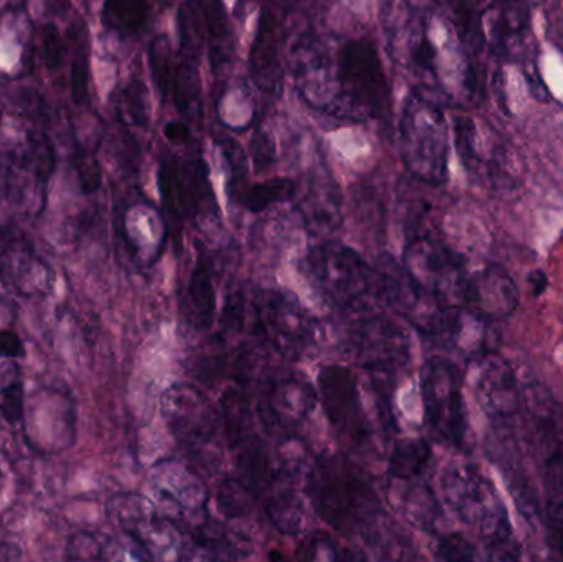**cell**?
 <instances>
[{
    "mask_svg": "<svg viewBox=\"0 0 563 562\" xmlns=\"http://www.w3.org/2000/svg\"><path fill=\"white\" fill-rule=\"evenodd\" d=\"M305 492L314 514L338 533L379 543L383 538V504L361 469L341 455L317 458L305 475Z\"/></svg>",
    "mask_w": 563,
    "mask_h": 562,
    "instance_id": "6da1fadb",
    "label": "cell"
},
{
    "mask_svg": "<svg viewBox=\"0 0 563 562\" xmlns=\"http://www.w3.org/2000/svg\"><path fill=\"white\" fill-rule=\"evenodd\" d=\"M440 495L445 507L463 525L476 528L489 560L521 558L508 508L482 469L468 462H452L440 475Z\"/></svg>",
    "mask_w": 563,
    "mask_h": 562,
    "instance_id": "7a4b0ae2",
    "label": "cell"
},
{
    "mask_svg": "<svg viewBox=\"0 0 563 562\" xmlns=\"http://www.w3.org/2000/svg\"><path fill=\"white\" fill-rule=\"evenodd\" d=\"M399 42L410 69L449 101L470 98L475 92V76L450 20L440 13L426 12L413 16Z\"/></svg>",
    "mask_w": 563,
    "mask_h": 562,
    "instance_id": "3957f363",
    "label": "cell"
},
{
    "mask_svg": "<svg viewBox=\"0 0 563 562\" xmlns=\"http://www.w3.org/2000/svg\"><path fill=\"white\" fill-rule=\"evenodd\" d=\"M529 444L541 469L549 541L563 558V406L541 383L522 392Z\"/></svg>",
    "mask_w": 563,
    "mask_h": 562,
    "instance_id": "277c9868",
    "label": "cell"
},
{
    "mask_svg": "<svg viewBox=\"0 0 563 562\" xmlns=\"http://www.w3.org/2000/svg\"><path fill=\"white\" fill-rule=\"evenodd\" d=\"M321 299L341 312H363L376 302V271L356 250L334 240L314 244L301 261Z\"/></svg>",
    "mask_w": 563,
    "mask_h": 562,
    "instance_id": "5b68a950",
    "label": "cell"
},
{
    "mask_svg": "<svg viewBox=\"0 0 563 562\" xmlns=\"http://www.w3.org/2000/svg\"><path fill=\"white\" fill-rule=\"evenodd\" d=\"M161 409L185 454L201 467L218 469L223 464L221 415L203 392L185 383L172 385L162 395Z\"/></svg>",
    "mask_w": 563,
    "mask_h": 562,
    "instance_id": "8992f818",
    "label": "cell"
},
{
    "mask_svg": "<svg viewBox=\"0 0 563 562\" xmlns=\"http://www.w3.org/2000/svg\"><path fill=\"white\" fill-rule=\"evenodd\" d=\"M400 154L423 184L440 187L449 178V128L442 109L422 95L410 96L399 125Z\"/></svg>",
    "mask_w": 563,
    "mask_h": 562,
    "instance_id": "52a82bcc",
    "label": "cell"
},
{
    "mask_svg": "<svg viewBox=\"0 0 563 562\" xmlns=\"http://www.w3.org/2000/svg\"><path fill=\"white\" fill-rule=\"evenodd\" d=\"M251 307L256 339L284 359H301L317 342V319L288 290L260 289Z\"/></svg>",
    "mask_w": 563,
    "mask_h": 562,
    "instance_id": "ba28073f",
    "label": "cell"
},
{
    "mask_svg": "<svg viewBox=\"0 0 563 562\" xmlns=\"http://www.w3.org/2000/svg\"><path fill=\"white\" fill-rule=\"evenodd\" d=\"M344 349L357 366L389 383L409 366L412 342L396 320L384 313H363L344 332Z\"/></svg>",
    "mask_w": 563,
    "mask_h": 562,
    "instance_id": "9c48e42d",
    "label": "cell"
},
{
    "mask_svg": "<svg viewBox=\"0 0 563 562\" xmlns=\"http://www.w3.org/2000/svg\"><path fill=\"white\" fill-rule=\"evenodd\" d=\"M108 517L122 535L132 538L151 560H191L190 540L177 521L139 494H118L109 500Z\"/></svg>",
    "mask_w": 563,
    "mask_h": 562,
    "instance_id": "30bf717a",
    "label": "cell"
},
{
    "mask_svg": "<svg viewBox=\"0 0 563 562\" xmlns=\"http://www.w3.org/2000/svg\"><path fill=\"white\" fill-rule=\"evenodd\" d=\"M420 396L429 428L446 444L465 449L470 425L459 366L443 356H430L420 370Z\"/></svg>",
    "mask_w": 563,
    "mask_h": 562,
    "instance_id": "8fae6325",
    "label": "cell"
},
{
    "mask_svg": "<svg viewBox=\"0 0 563 562\" xmlns=\"http://www.w3.org/2000/svg\"><path fill=\"white\" fill-rule=\"evenodd\" d=\"M402 264L437 302L466 309L472 274L455 251L432 238H416L406 246Z\"/></svg>",
    "mask_w": 563,
    "mask_h": 562,
    "instance_id": "7c38bea8",
    "label": "cell"
},
{
    "mask_svg": "<svg viewBox=\"0 0 563 562\" xmlns=\"http://www.w3.org/2000/svg\"><path fill=\"white\" fill-rule=\"evenodd\" d=\"M318 392L303 376L285 375L267 378L261 385L256 405L257 421L273 438H295L298 429L317 409Z\"/></svg>",
    "mask_w": 563,
    "mask_h": 562,
    "instance_id": "4fadbf2b",
    "label": "cell"
},
{
    "mask_svg": "<svg viewBox=\"0 0 563 562\" xmlns=\"http://www.w3.org/2000/svg\"><path fill=\"white\" fill-rule=\"evenodd\" d=\"M336 76L351 104L376 118L389 112V85L379 53L371 40H353L344 45Z\"/></svg>",
    "mask_w": 563,
    "mask_h": 562,
    "instance_id": "5bb4252c",
    "label": "cell"
},
{
    "mask_svg": "<svg viewBox=\"0 0 563 562\" xmlns=\"http://www.w3.org/2000/svg\"><path fill=\"white\" fill-rule=\"evenodd\" d=\"M148 487L158 508L181 527L207 515V485L185 462L167 459L155 464L148 475Z\"/></svg>",
    "mask_w": 563,
    "mask_h": 562,
    "instance_id": "9a60e30c",
    "label": "cell"
},
{
    "mask_svg": "<svg viewBox=\"0 0 563 562\" xmlns=\"http://www.w3.org/2000/svg\"><path fill=\"white\" fill-rule=\"evenodd\" d=\"M318 399L330 425L356 445L371 436L356 375L346 366L328 365L318 373Z\"/></svg>",
    "mask_w": 563,
    "mask_h": 562,
    "instance_id": "2e32d148",
    "label": "cell"
},
{
    "mask_svg": "<svg viewBox=\"0 0 563 562\" xmlns=\"http://www.w3.org/2000/svg\"><path fill=\"white\" fill-rule=\"evenodd\" d=\"M205 165L190 164L187 167L162 165L158 174L162 200L168 213L178 220H197L214 214V200L208 184Z\"/></svg>",
    "mask_w": 563,
    "mask_h": 562,
    "instance_id": "e0dca14e",
    "label": "cell"
},
{
    "mask_svg": "<svg viewBox=\"0 0 563 562\" xmlns=\"http://www.w3.org/2000/svg\"><path fill=\"white\" fill-rule=\"evenodd\" d=\"M0 283L29 297L46 294L52 286V269L19 231L0 230Z\"/></svg>",
    "mask_w": 563,
    "mask_h": 562,
    "instance_id": "ac0fdd59",
    "label": "cell"
},
{
    "mask_svg": "<svg viewBox=\"0 0 563 562\" xmlns=\"http://www.w3.org/2000/svg\"><path fill=\"white\" fill-rule=\"evenodd\" d=\"M476 399L485 415L498 425L516 418L522 408V392L511 365L496 353L479 359Z\"/></svg>",
    "mask_w": 563,
    "mask_h": 562,
    "instance_id": "d6986e66",
    "label": "cell"
},
{
    "mask_svg": "<svg viewBox=\"0 0 563 562\" xmlns=\"http://www.w3.org/2000/svg\"><path fill=\"white\" fill-rule=\"evenodd\" d=\"M456 145L466 168L482 178H488L499 185L509 180L511 175L506 170V154L503 152L496 132L486 137L473 119H456Z\"/></svg>",
    "mask_w": 563,
    "mask_h": 562,
    "instance_id": "ffe728a7",
    "label": "cell"
},
{
    "mask_svg": "<svg viewBox=\"0 0 563 562\" xmlns=\"http://www.w3.org/2000/svg\"><path fill=\"white\" fill-rule=\"evenodd\" d=\"M519 306V289L508 271L499 264H488L472 274L468 306L466 309L488 320L505 319Z\"/></svg>",
    "mask_w": 563,
    "mask_h": 562,
    "instance_id": "44dd1931",
    "label": "cell"
},
{
    "mask_svg": "<svg viewBox=\"0 0 563 562\" xmlns=\"http://www.w3.org/2000/svg\"><path fill=\"white\" fill-rule=\"evenodd\" d=\"M493 461L501 467L508 482L509 491L515 497L516 507L519 514L529 521V525L536 527L541 521V505H539L538 494H536L532 482L529 481L528 472L521 462L518 445L509 436L503 434L501 426L496 429V438L492 444Z\"/></svg>",
    "mask_w": 563,
    "mask_h": 562,
    "instance_id": "7402d4cb",
    "label": "cell"
},
{
    "mask_svg": "<svg viewBox=\"0 0 563 562\" xmlns=\"http://www.w3.org/2000/svg\"><path fill=\"white\" fill-rule=\"evenodd\" d=\"M330 53L320 42L305 40L291 49V71L298 88L313 104H327L331 92Z\"/></svg>",
    "mask_w": 563,
    "mask_h": 562,
    "instance_id": "603a6c76",
    "label": "cell"
},
{
    "mask_svg": "<svg viewBox=\"0 0 563 562\" xmlns=\"http://www.w3.org/2000/svg\"><path fill=\"white\" fill-rule=\"evenodd\" d=\"M390 500L409 524L423 531L435 530L442 517V505L437 500L432 488L420 478L390 481Z\"/></svg>",
    "mask_w": 563,
    "mask_h": 562,
    "instance_id": "cb8c5ba5",
    "label": "cell"
},
{
    "mask_svg": "<svg viewBox=\"0 0 563 562\" xmlns=\"http://www.w3.org/2000/svg\"><path fill=\"white\" fill-rule=\"evenodd\" d=\"M185 312L191 326L198 330H208L217 320V287L210 261L200 253L185 290Z\"/></svg>",
    "mask_w": 563,
    "mask_h": 562,
    "instance_id": "d4e9b609",
    "label": "cell"
},
{
    "mask_svg": "<svg viewBox=\"0 0 563 562\" xmlns=\"http://www.w3.org/2000/svg\"><path fill=\"white\" fill-rule=\"evenodd\" d=\"M295 482L280 481L264 495V510L277 531L287 537L303 533L308 524V507Z\"/></svg>",
    "mask_w": 563,
    "mask_h": 562,
    "instance_id": "484cf974",
    "label": "cell"
},
{
    "mask_svg": "<svg viewBox=\"0 0 563 562\" xmlns=\"http://www.w3.org/2000/svg\"><path fill=\"white\" fill-rule=\"evenodd\" d=\"M129 220L131 221L125 223V243L135 261L151 266L158 261L164 251L167 238L164 221L154 210L139 211Z\"/></svg>",
    "mask_w": 563,
    "mask_h": 562,
    "instance_id": "4316f807",
    "label": "cell"
},
{
    "mask_svg": "<svg viewBox=\"0 0 563 562\" xmlns=\"http://www.w3.org/2000/svg\"><path fill=\"white\" fill-rule=\"evenodd\" d=\"M221 425H223L224 441L231 449L241 442L256 436V408L251 405L243 388H231L221 396L220 401Z\"/></svg>",
    "mask_w": 563,
    "mask_h": 562,
    "instance_id": "83f0119b",
    "label": "cell"
},
{
    "mask_svg": "<svg viewBox=\"0 0 563 562\" xmlns=\"http://www.w3.org/2000/svg\"><path fill=\"white\" fill-rule=\"evenodd\" d=\"M432 461V448L426 439H400L394 444L387 459L389 481H416L422 478Z\"/></svg>",
    "mask_w": 563,
    "mask_h": 562,
    "instance_id": "f1b7e54d",
    "label": "cell"
},
{
    "mask_svg": "<svg viewBox=\"0 0 563 562\" xmlns=\"http://www.w3.org/2000/svg\"><path fill=\"white\" fill-rule=\"evenodd\" d=\"M298 210L308 230L317 234L331 233L341 221L340 201L334 197L333 188L323 185L307 191Z\"/></svg>",
    "mask_w": 563,
    "mask_h": 562,
    "instance_id": "f546056e",
    "label": "cell"
},
{
    "mask_svg": "<svg viewBox=\"0 0 563 562\" xmlns=\"http://www.w3.org/2000/svg\"><path fill=\"white\" fill-rule=\"evenodd\" d=\"M147 0H104L101 20L106 29L121 36H134L147 25Z\"/></svg>",
    "mask_w": 563,
    "mask_h": 562,
    "instance_id": "4dcf8cb0",
    "label": "cell"
},
{
    "mask_svg": "<svg viewBox=\"0 0 563 562\" xmlns=\"http://www.w3.org/2000/svg\"><path fill=\"white\" fill-rule=\"evenodd\" d=\"M256 498L253 491L240 478H227L218 487L217 505L224 517L236 520V518L250 517Z\"/></svg>",
    "mask_w": 563,
    "mask_h": 562,
    "instance_id": "1f68e13d",
    "label": "cell"
},
{
    "mask_svg": "<svg viewBox=\"0 0 563 562\" xmlns=\"http://www.w3.org/2000/svg\"><path fill=\"white\" fill-rule=\"evenodd\" d=\"M295 191H297V187L294 181L287 180V178H274V180L251 187L243 195V205L246 210L261 213L274 205L291 200L295 197Z\"/></svg>",
    "mask_w": 563,
    "mask_h": 562,
    "instance_id": "d6a6232c",
    "label": "cell"
},
{
    "mask_svg": "<svg viewBox=\"0 0 563 562\" xmlns=\"http://www.w3.org/2000/svg\"><path fill=\"white\" fill-rule=\"evenodd\" d=\"M254 69L257 68V75L261 78V86L274 82L276 85L277 73V46L274 43L273 29L271 26H263L260 32L256 45L253 49Z\"/></svg>",
    "mask_w": 563,
    "mask_h": 562,
    "instance_id": "836d02e7",
    "label": "cell"
},
{
    "mask_svg": "<svg viewBox=\"0 0 563 562\" xmlns=\"http://www.w3.org/2000/svg\"><path fill=\"white\" fill-rule=\"evenodd\" d=\"M0 415L12 426L25 419V386L19 368L5 385L0 386Z\"/></svg>",
    "mask_w": 563,
    "mask_h": 562,
    "instance_id": "e575fe53",
    "label": "cell"
},
{
    "mask_svg": "<svg viewBox=\"0 0 563 562\" xmlns=\"http://www.w3.org/2000/svg\"><path fill=\"white\" fill-rule=\"evenodd\" d=\"M297 560L301 561H346L360 560V557L344 553L333 540L323 535H310L301 541L297 551Z\"/></svg>",
    "mask_w": 563,
    "mask_h": 562,
    "instance_id": "d590c367",
    "label": "cell"
},
{
    "mask_svg": "<svg viewBox=\"0 0 563 562\" xmlns=\"http://www.w3.org/2000/svg\"><path fill=\"white\" fill-rule=\"evenodd\" d=\"M65 558L69 561L106 560V540L92 533L75 535L66 544Z\"/></svg>",
    "mask_w": 563,
    "mask_h": 562,
    "instance_id": "8d00e7d4",
    "label": "cell"
},
{
    "mask_svg": "<svg viewBox=\"0 0 563 562\" xmlns=\"http://www.w3.org/2000/svg\"><path fill=\"white\" fill-rule=\"evenodd\" d=\"M433 554L440 561H473L476 558V550L462 535L450 533L443 535V537L437 540L435 547H433Z\"/></svg>",
    "mask_w": 563,
    "mask_h": 562,
    "instance_id": "74e56055",
    "label": "cell"
},
{
    "mask_svg": "<svg viewBox=\"0 0 563 562\" xmlns=\"http://www.w3.org/2000/svg\"><path fill=\"white\" fill-rule=\"evenodd\" d=\"M40 49L46 68L56 69L65 56V42L55 23H45L40 32Z\"/></svg>",
    "mask_w": 563,
    "mask_h": 562,
    "instance_id": "f35d334b",
    "label": "cell"
},
{
    "mask_svg": "<svg viewBox=\"0 0 563 562\" xmlns=\"http://www.w3.org/2000/svg\"><path fill=\"white\" fill-rule=\"evenodd\" d=\"M71 92L76 104L82 106L89 99V62L85 48L75 53L71 65Z\"/></svg>",
    "mask_w": 563,
    "mask_h": 562,
    "instance_id": "ab89813d",
    "label": "cell"
},
{
    "mask_svg": "<svg viewBox=\"0 0 563 562\" xmlns=\"http://www.w3.org/2000/svg\"><path fill=\"white\" fill-rule=\"evenodd\" d=\"M25 356V345L12 329H0V359L19 360Z\"/></svg>",
    "mask_w": 563,
    "mask_h": 562,
    "instance_id": "60d3db41",
    "label": "cell"
},
{
    "mask_svg": "<svg viewBox=\"0 0 563 562\" xmlns=\"http://www.w3.org/2000/svg\"><path fill=\"white\" fill-rule=\"evenodd\" d=\"M139 85H141V82H135V85L129 86V89L124 95L125 106H128V111L131 112L135 122H137V124L145 125L148 118L147 106H145V91H137Z\"/></svg>",
    "mask_w": 563,
    "mask_h": 562,
    "instance_id": "b9f144b4",
    "label": "cell"
},
{
    "mask_svg": "<svg viewBox=\"0 0 563 562\" xmlns=\"http://www.w3.org/2000/svg\"><path fill=\"white\" fill-rule=\"evenodd\" d=\"M495 2L515 15L531 19L532 12L539 9L545 0H495Z\"/></svg>",
    "mask_w": 563,
    "mask_h": 562,
    "instance_id": "7bdbcfd3",
    "label": "cell"
},
{
    "mask_svg": "<svg viewBox=\"0 0 563 562\" xmlns=\"http://www.w3.org/2000/svg\"><path fill=\"white\" fill-rule=\"evenodd\" d=\"M528 280L529 286H531L532 294H534L536 297L541 296V294L544 293L545 289H548L549 280L548 276H545L544 271H532V273L529 274Z\"/></svg>",
    "mask_w": 563,
    "mask_h": 562,
    "instance_id": "ee69618b",
    "label": "cell"
},
{
    "mask_svg": "<svg viewBox=\"0 0 563 562\" xmlns=\"http://www.w3.org/2000/svg\"><path fill=\"white\" fill-rule=\"evenodd\" d=\"M165 135H167L168 141L174 142V144H181V142L187 141L190 134H188L187 125L177 122V124L165 125Z\"/></svg>",
    "mask_w": 563,
    "mask_h": 562,
    "instance_id": "f6af8a7d",
    "label": "cell"
},
{
    "mask_svg": "<svg viewBox=\"0 0 563 562\" xmlns=\"http://www.w3.org/2000/svg\"><path fill=\"white\" fill-rule=\"evenodd\" d=\"M20 558H22V553L15 547H12V544H0V561L20 560Z\"/></svg>",
    "mask_w": 563,
    "mask_h": 562,
    "instance_id": "bcb514c9",
    "label": "cell"
},
{
    "mask_svg": "<svg viewBox=\"0 0 563 562\" xmlns=\"http://www.w3.org/2000/svg\"><path fill=\"white\" fill-rule=\"evenodd\" d=\"M2 482H3V475H2V472H0V487H2Z\"/></svg>",
    "mask_w": 563,
    "mask_h": 562,
    "instance_id": "7dc6e473",
    "label": "cell"
},
{
    "mask_svg": "<svg viewBox=\"0 0 563 562\" xmlns=\"http://www.w3.org/2000/svg\"><path fill=\"white\" fill-rule=\"evenodd\" d=\"M2 299H3V297H2V296H0V304H2Z\"/></svg>",
    "mask_w": 563,
    "mask_h": 562,
    "instance_id": "c3c4849f",
    "label": "cell"
}]
</instances>
